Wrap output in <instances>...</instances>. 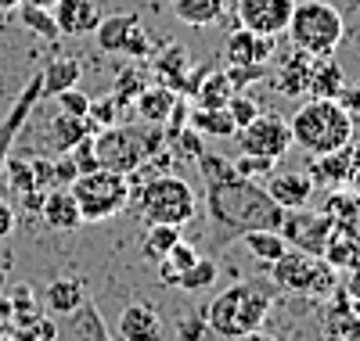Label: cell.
Returning <instances> with one entry per match:
<instances>
[{"label":"cell","mask_w":360,"mask_h":341,"mask_svg":"<svg viewBox=\"0 0 360 341\" xmlns=\"http://www.w3.org/2000/svg\"><path fill=\"white\" fill-rule=\"evenodd\" d=\"M238 244H245V248H249V252H252L263 266L278 262V259L288 252V241H285V234H281V230H270V227L245 230L242 237H238Z\"/></svg>","instance_id":"24"},{"label":"cell","mask_w":360,"mask_h":341,"mask_svg":"<svg viewBox=\"0 0 360 341\" xmlns=\"http://www.w3.org/2000/svg\"><path fill=\"white\" fill-rule=\"evenodd\" d=\"M238 11V25L252 29L259 36H285L288 18L295 11V0H238L234 4Z\"/></svg>","instance_id":"12"},{"label":"cell","mask_w":360,"mask_h":341,"mask_svg":"<svg viewBox=\"0 0 360 341\" xmlns=\"http://www.w3.org/2000/svg\"><path fill=\"white\" fill-rule=\"evenodd\" d=\"M310 65H314V58L292 47L288 72H281V79H278V90H285V94H307V83H310Z\"/></svg>","instance_id":"33"},{"label":"cell","mask_w":360,"mask_h":341,"mask_svg":"<svg viewBox=\"0 0 360 341\" xmlns=\"http://www.w3.org/2000/svg\"><path fill=\"white\" fill-rule=\"evenodd\" d=\"M288 40L295 51L310 58H332L346 36L342 11L328 0H295V11L288 18Z\"/></svg>","instance_id":"4"},{"label":"cell","mask_w":360,"mask_h":341,"mask_svg":"<svg viewBox=\"0 0 360 341\" xmlns=\"http://www.w3.org/2000/svg\"><path fill=\"white\" fill-rule=\"evenodd\" d=\"M227 115L234 119V126L242 130V126H249V122H252V119L259 115V108H256V101H252V98L245 94V90H238V94H234V98L227 101Z\"/></svg>","instance_id":"40"},{"label":"cell","mask_w":360,"mask_h":341,"mask_svg":"<svg viewBox=\"0 0 360 341\" xmlns=\"http://www.w3.org/2000/svg\"><path fill=\"white\" fill-rule=\"evenodd\" d=\"M335 101H339L349 115H360V86H342Z\"/></svg>","instance_id":"47"},{"label":"cell","mask_w":360,"mask_h":341,"mask_svg":"<svg viewBox=\"0 0 360 341\" xmlns=\"http://www.w3.org/2000/svg\"><path fill=\"white\" fill-rule=\"evenodd\" d=\"M278 230L285 234L288 248L321 255L324 244H328V237H332V230H335V220H332L324 208H317V212H310V208H285Z\"/></svg>","instance_id":"11"},{"label":"cell","mask_w":360,"mask_h":341,"mask_svg":"<svg viewBox=\"0 0 360 341\" xmlns=\"http://www.w3.org/2000/svg\"><path fill=\"white\" fill-rule=\"evenodd\" d=\"M22 0H0V11H18Z\"/></svg>","instance_id":"52"},{"label":"cell","mask_w":360,"mask_h":341,"mask_svg":"<svg viewBox=\"0 0 360 341\" xmlns=\"http://www.w3.org/2000/svg\"><path fill=\"white\" fill-rule=\"evenodd\" d=\"M83 302H86V284L79 281V276H54V281L47 284V291H44V305L58 316L76 313Z\"/></svg>","instance_id":"22"},{"label":"cell","mask_w":360,"mask_h":341,"mask_svg":"<svg viewBox=\"0 0 360 341\" xmlns=\"http://www.w3.org/2000/svg\"><path fill=\"white\" fill-rule=\"evenodd\" d=\"M51 101H58V112H65V115H79V119H86V112H90V98L83 94V90H76V86L62 90V94L51 98Z\"/></svg>","instance_id":"41"},{"label":"cell","mask_w":360,"mask_h":341,"mask_svg":"<svg viewBox=\"0 0 360 341\" xmlns=\"http://www.w3.org/2000/svg\"><path fill=\"white\" fill-rule=\"evenodd\" d=\"M217 262L213 259H198L191 269H184L180 273V281H176V288H184V291H205V288H213L217 284Z\"/></svg>","instance_id":"36"},{"label":"cell","mask_w":360,"mask_h":341,"mask_svg":"<svg viewBox=\"0 0 360 341\" xmlns=\"http://www.w3.org/2000/svg\"><path fill=\"white\" fill-rule=\"evenodd\" d=\"M195 341H278V337H270L263 327H259V330H249V334H234V337H224V334H213V330H209V323H205V330H202Z\"/></svg>","instance_id":"46"},{"label":"cell","mask_w":360,"mask_h":341,"mask_svg":"<svg viewBox=\"0 0 360 341\" xmlns=\"http://www.w3.org/2000/svg\"><path fill=\"white\" fill-rule=\"evenodd\" d=\"M234 94H238V86L231 83L227 72H205L202 83L195 86L191 101H195V108H227V101Z\"/></svg>","instance_id":"27"},{"label":"cell","mask_w":360,"mask_h":341,"mask_svg":"<svg viewBox=\"0 0 360 341\" xmlns=\"http://www.w3.org/2000/svg\"><path fill=\"white\" fill-rule=\"evenodd\" d=\"M83 137H94V126H90V119H79V115H65L58 112L51 122H47V144L54 154H65L72 151Z\"/></svg>","instance_id":"19"},{"label":"cell","mask_w":360,"mask_h":341,"mask_svg":"<svg viewBox=\"0 0 360 341\" xmlns=\"http://www.w3.org/2000/svg\"><path fill=\"white\" fill-rule=\"evenodd\" d=\"M58 337V327L40 313V316H33V320H25V323H18V330H15V341H54Z\"/></svg>","instance_id":"39"},{"label":"cell","mask_w":360,"mask_h":341,"mask_svg":"<svg viewBox=\"0 0 360 341\" xmlns=\"http://www.w3.org/2000/svg\"><path fill=\"white\" fill-rule=\"evenodd\" d=\"M176 281H180V273H176V269L162 259V262H159V284H166V288L173 284V288H176Z\"/></svg>","instance_id":"50"},{"label":"cell","mask_w":360,"mask_h":341,"mask_svg":"<svg viewBox=\"0 0 360 341\" xmlns=\"http://www.w3.org/2000/svg\"><path fill=\"white\" fill-rule=\"evenodd\" d=\"M266 269H270V281H274L281 291H292V295L328 298L335 291V269L321 255L299 252V248H288V252L278 262H270Z\"/></svg>","instance_id":"8"},{"label":"cell","mask_w":360,"mask_h":341,"mask_svg":"<svg viewBox=\"0 0 360 341\" xmlns=\"http://www.w3.org/2000/svg\"><path fill=\"white\" fill-rule=\"evenodd\" d=\"M188 126L195 133H205V137H234L238 126L234 119L227 115V108H195L188 115Z\"/></svg>","instance_id":"30"},{"label":"cell","mask_w":360,"mask_h":341,"mask_svg":"<svg viewBox=\"0 0 360 341\" xmlns=\"http://www.w3.org/2000/svg\"><path fill=\"white\" fill-rule=\"evenodd\" d=\"M119 337L123 341H166V323L148 302H130L119 313Z\"/></svg>","instance_id":"15"},{"label":"cell","mask_w":360,"mask_h":341,"mask_svg":"<svg viewBox=\"0 0 360 341\" xmlns=\"http://www.w3.org/2000/svg\"><path fill=\"white\" fill-rule=\"evenodd\" d=\"M274 58V36H259L252 29L238 25L224 40V61L227 69H259Z\"/></svg>","instance_id":"14"},{"label":"cell","mask_w":360,"mask_h":341,"mask_svg":"<svg viewBox=\"0 0 360 341\" xmlns=\"http://www.w3.org/2000/svg\"><path fill=\"white\" fill-rule=\"evenodd\" d=\"M69 159L76 162V169H79V176L83 173H94V169H101V162H98V154H94V137H83L72 151H65Z\"/></svg>","instance_id":"42"},{"label":"cell","mask_w":360,"mask_h":341,"mask_svg":"<svg viewBox=\"0 0 360 341\" xmlns=\"http://www.w3.org/2000/svg\"><path fill=\"white\" fill-rule=\"evenodd\" d=\"M234 144H238V154H259V159L278 162L292 147V130H288V122L281 115L259 112L249 126H242L234 133Z\"/></svg>","instance_id":"9"},{"label":"cell","mask_w":360,"mask_h":341,"mask_svg":"<svg viewBox=\"0 0 360 341\" xmlns=\"http://www.w3.org/2000/svg\"><path fill=\"white\" fill-rule=\"evenodd\" d=\"M263 187H266L270 198H274V205H281V208H307L317 183H314V176H307V173L285 169V173H270Z\"/></svg>","instance_id":"16"},{"label":"cell","mask_w":360,"mask_h":341,"mask_svg":"<svg viewBox=\"0 0 360 341\" xmlns=\"http://www.w3.org/2000/svg\"><path fill=\"white\" fill-rule=\"evenodd\" d=\"M40 215H44V223L54 227V230H76V227H83L79 205H76V198H72L69 187L47 191V198H44V205H40Z\"/></svg>","instance_id":"18"},{"label":"cell","mask_w":360,"mask_h":341,"mask_svg":"<svg viewBox=\"0 0 360 341\" xmlns=\"http://www.w3.org/2000/svg\"><path fill=\"white\" fill-rule=\"evenodd\" d=\"M224 8L227 0H169V11L176 22H184L191 29H202V25H213L224 18Z\"/></svg>","instance_id":"23"},{"label":"cell","mask_w":360,"mask_h":341,"mask_svg":"<svg viewBox=\"0 0 360 341\" xmlns=\"http://www.w3.org/2000/svg\"><path fill=\"white\" fill-rule=\"evenodd\" d=\"M335 334H342V341H360V313L356 316H342V327Z\"/></svg>","instance_id":"49"},{"label":"cell","mask_w":360,"mask_h":341,"mask_svg":"<svg viewBox=\"0 0 360 341\" xmlns=\"http://www.w3.org/2000/svg\"><path fill=\"white\" fill-rule=\"evenodd\" d=\"M202 255H198V248L191 244V241H184V237H180L173 248H169V255H166V262L176 269V273H184V269H191L195 262H198Z\"/></svg>","instance_id":"43"},{"label":"cell","mask_w":360,"mask_h":341,"mask_svg":"<svg viewBox=\"0 0 360 341\" xmlns=\"http://www.w3.org/2000/svg\"><path fill=\"white\" fill-rule=\"evenodd\" d=\"M180 105V94L173 86H144L141 94L134 98V108L144 122H152V126H162V122H169L173 108Z\"/></svg>","instance_id":"20"},{"label":"cell","mask_w":360,"mask_h":341,"mask_svg":"<svg viewBox=\"0 0 360 341\" xmlns=\"http://www.w3.org/2000/svg\"><path fill=\"white\" fill-rule=\"evenodd\" d=\"M69 191L79 205L83 223H108V220H115V215H123V208L130 205L134 183H130L127 173L94 169V173L76 176V183Z\"/></svg>","instance_id":"7"},{"label":"cell","mask_w":360,"mask_h":341,"mask_svg":"<svg viewBox=\"0 0 360 341\" xmlns=\"http://www.w3.org/2000/svg\"><path fill=\"white\" fill-rule=\"evenodd\" d=\"M166 147V133L162 130H141V126H108L94 133V154L101 169H115V173H141V166L159 154Z\"/></svg>","instance_id":"6"},{"label":"cell","mask_w":360,"mask_h":341,"mask_svg":"<svg viewBox=\"0 0 360 341\" xmlns=\"http://www.w3.org/2000/svg\"><path fill=\"white\" fill-rule=\"evenodd\" d=\"M98 36V47L108 51V54H127V58H148L152 54V36L137 15H108L98 22L94 29Z\"/></svg>","instance_id":"10"},{"label":"cell","mask_w":360,"mask_h":341,"mask_svg":"<svg viewBox=\"0 0 360 341\" xmlns=\"http://www.w3.org/2000/svg\"><path fill=\"white\" fill-rule=\"evenodd\" d=\"M176 241H180V227H169V223H148V234H144V241H141V252H144V259L162 262Z\"/></svg>","instance_id":"31"},{"label":"cell","mask_w":360,"mask_h":341,"mask_svg":"<svg viewBox=\"0 0 360 341\" xmlns=\"http://www.w3.org/2000/svg\"><path fill=\"white\" fill-rule=\"evenodd\" d=\"M76 176H79V169H76V162L69 159V154H54V183L58 187H72Z\"/></svg>","instance_id":"45"},{"label":"cell","mask_w":360,"mask_h":341,"mask_svg":"<svg viewBox=\"0 0 360 341\" xmlns=\"http://www.w3.org/2000/svg\"><path fill=\"white\" fill-rule=\"evenodd\" d=\"M22 4H37V8H54L58 0H22Z\"/></svg>","instance_id":"53"},{"label":"cell","mask_w":360,"mask_h":341,"mask_svg":"<svg viewBox=\"0 0 360 341\" xmlns=\"http://www.w3.org/2000/svg\"><path fill=\"white\" fill-rule=\"evenodd\" d=\"M0 316H11V302L4 295H0Z\"/></svg>","instance_id":"54"},{"label":"cell","mask_w":360,"mask_h":341,"mask_svg":"<svg viewBox=\"0 0 360 341\" xmlns=\"http://www.w3.org/2000/svg\"><path fill=\"white\" fill-rule=\"evenodd\" d=\"M288 130L299 151H307L310 159H324L353 144L356 122L335 98H307L288 119Z\"/></svg>","instance_id":"2"},{"label":"cell","mask_w":360,"mask_h":341,"mask_svg":"<svg viewBox=\"0 0 360 341\" xmlns=\"http://www.w3.org/2000/svg\"><path fill=\"white\" fill-rule=\"evenodd\" d=\"M328 215L335 220V227L342 230H353L360 234V191H346V187H335L328 194V201L321 205Z\"/></svg>","instance_id":"28"},{"label":"cell","mask_w":360,"mask_h":341,"mask_svg":"<svg viewBox=\"0 0 360 341\" xmlns=\"http://www.w3.org/2000/svg\"><path fill=\"white\" fill-rule=\"evenodd\" d=\"M270 305H274V295H270L263 284L242 281V284H231L227 291H220L205 305L202 316H205V323H209L213 334L234 337V334L259 330L270 316Z\"/></svg>","instance_id":"3"},{"label":"cell","mask_w":360,"mask_h":341,"mask_svg":"<svg viewBox=\"0 0 360 341\" xmlns=\"http://www.w3.org/2000/svg\"><path fill=\"white\" fill-rule=\"evenodd\" d=\"M11 316H15V323H25V320H33V316H40L44 309H40V302H37V295H33V288H25V284H18L15 291H11Z\"/></svg>","instance_id":"38"},{"label":"cell","mask_w":360,"mask_h":341,"mask_svg":"<svg viewBox=\"0 0 360 341\" xmlns=\"http://www.w3.org/2000/svg\"><path fill=\"white\" fill-rule=\"evenodd\" d=\"M37 101H44L40 72L25 83V90L15 98L11 112L4 115V122H0V173H4V166H8V159H11V147H15V140L22 137V130H25L29 115H33V108H37Z\"/></svg>","instance_id":"13"},{"label":"cell","mask_w":360,"mask_h":341,"mask_svg":"<svg viewBox=\"0 0 360 341\" xmlns=\"http://www.w3.org/2000/svg\"><path fill=\"white\" fill-rule=\"evenodd\" d=\"M195 162H198V173L205 180L209 220H213V227L224 241H234L245 230H259V227H270V230L281 227L285 208L274 205V198L266 194L263 183L242 176L227 159L209 154V151H202Z\"/></svg>","instance_id":"1"},{"label":"cell","mask_w":360,"mask_h":341,"mask_svg":"<svg viewBox=\"0 0 360 341\" xmlns=\"http://www.w3.org/2000/svg\"><path fill=\"white\" fill-rule=\"evenodd\" d=\"M155 72H159V76H166V79H173V90L180 94V90H184V83H188V72H191L188 54L180 51V47H169V51L155 61Z\"/></svg>","instance_id":"35"},{"label":"cell","mask_w":360,"mask_h":341,"mask_svg":"<svg viewBox=\"0 0 360 341\" xmlns=\"http://www.w3.org/2000/svg\"><path fill=\"white\" fill-rule=\"evenodd\" d=\"M18 18H22V25H25L33 36H40V40H58V25H54V15H51V8L18 4Z\"/></svg>","instance_id":"34"},{"label":"cell","mask_w":360,"mask_h":341,"mask_svg":"<svg viewBox=\"0 0 360 341\" xmlns=\"http://www.w3.org/2000/svg\"><path fill=\"white\" fill-rule=\"evenodd\" d=\"M242 176H249V180H256V176H270L274 173V166L278 162H270V159H259V154H242V159H234L231 162Z\"/></svg>","instance_id":"44"},{"label":"cell","mask_w":360,"mask_h":341,"mask_svg":"<svg viewBox=\"0 0 360 341\" xmlns=\"http://www.w3.org/2000/svg\"><path fill=\"white\" fill-rule=\"evenodd\" d=\"M130 205H137L144 223H169V227H188L198 212V198L188 180L180 176H148L141 187H134Z\"/></svg>","instance_id":"5"},{"label":"cell","mask_w":360,"mask_h":341,"mask_svg":"<svg viewBox=\"0 0 360 341\" xmlns=\"http://www.w3.org/2000/svg\"><path fill=\"white\" fill-rule=\"evenodd\" d=\"M342 86H346V76H342V69L335 65V61L332 58H314L307 94L310 98H339Z\"/></svg>","instance_id":"29"},{"label":"cell","mask_w":360,"mask_h":341,"mask_svg":"<svg viewBox=\"0 0 360 341\" xmlns=\"http://www.w3.org/2000/svg\"><path fill=\"white\" fill-rule=\"evenodd\" d=\"M51 15H54L58 33H65V36L94 33L98 22H101V11H98L94 0H58V4L51 8Z\"/></svg>","instance_id":"17"},{"label":"cell","mask_w":360,"mask_h":341,"mask_svg":"<svg viewBox=\"0 0 360 341\" xmlns=\"http://www.w3.org/2000/svg\"><path fill=\"white\" fill-rule=\"evenodd\" d=\"M86 119H90V126H94V133L115 126V122H119V101H115V94L98 98V101L90 98V112H86Z\"/></svg>","instance_id":"37"},{"label":"cell","mask_w":360,"mask_h":341,"mask_svg":"<svg viewBox=\"0 0 360 341\" xmlns=\"http://www.w3.org/2000/svg\"><path fill=\"white\" fill-rule=\"evenodd\" d=\"M321 259L332 266L335 273H349V269H356V266H360V234L335 227L332 237H328V244H324Z\"/></svg>","instance_id":"21"},{"label":"cell","mask_w":360,"mask_h":341,"mask_svg":"<svg viewBox=\"0 0 360 341\" xmlns=\"http://www.w3.org/2000/svg\"><path fill=\"white\" fill-rule=\"evenodd\" d=\"M11 230H15V208L0 198V241L11 237Z\"/></svg>","instance_id":"48"},{"label":"cell","mask_w":360,"mask_h":341,"mask_svg":"<svg viewBox=\"0 0 360 341\" xmlns=\"http://www.w3.org/2000/svg\"><path fill=\"white\" fill-rule=\"evenodd\" d=\"M79 76H83V65H79L76 58H54L51 65L40 72L44 101H51V98H58V94H62V90L76 86V83H79Z\"/></svg>","instance_id":"26"},{"label":"cell","mask_w":360,"mask_h":341,"mask_svg":"<svg viewBox=\"0 0 360 341\" xmlns=\"http://www.w3.org/2000/svg\"><path fill=\"white\" fill-rule=\"evenodd\" d=\"M346 295H349L353 302H360V266L349 269V288H346Z\"/></svg>","instance_id":"51"},{"label":"cell","mask_w":360,"mask_h":341,"mask_svg":"<svg viewBox=\"0 0 360 341\" xmlns=\"http://www.w3.org/2000/svg\"><path fill=\"white\" fill-rule=\"evenodd\" d=\"M353 144L335 151V154H324V159H314V183H328V187H342V183H349L353 176Z\"/></svg>","instance_id":"25"},{"label":"cell","mask_w":360,"mask_h":341,"mask_svg":"<svg viewBox=\"0 0 360 341\" xmlns=\"http://www.w3.org/2000/svg\"><path fill=\"white\" fill-rule=\"evenodd\" d=\"M69 316L72 320H69L65 330H72V341H108V330H105L101 316L94 313V305H90V302H83L76 313H69Z\"/></svg>","instance_id":"32"}]
</instances>
